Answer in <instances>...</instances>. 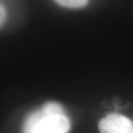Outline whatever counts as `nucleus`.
I'll use <instances>...</instances> for the list:
<instances>
[{
	"label": "nucleus",
	"instance_id": "1",
	"mask_svg": "<svg viewBox=\"0 0 133 133\" xmlns=\"http://www.w3.org/2000/svg\"><path fill=\"white\" fill-rule=\"evenodd\" d=\"M71 121L64 107L56 102H48L26 117L23 133H68Z\"/></svg>",
	"mask_w": 133,
	"mask_h": 133
},
{
	"label": "nucleus",
	"instance_id": "2",
	"mask_svg": "<svg viewBox=\"0 0 133 133\" xmlns=\"http://www.w3.org/2000/svg\"><path fill=\"white\" fill-rule=\"evenodd\" d=\"M101 133H133V122L119 114H110L101 119Z\"/></svg>",
	"mask_w": 133,
	"mask_h": 133
},
{
	"label": "nucleus",
	"instance_id": "3",
	"mask_svg": "<svg viewBox=\"0 0 133 133\" xmlns=\"http://www.w3.org/2000/svg\"><path fill=\"white\" fill-rule=\"evenodd\" d=\"M89 0H55L59 5L66 8H81L84 7Z\"/></svg>",
	"mask_w": 133,
	"mask_h": 133
},
{
	"label": "nucleus",
	"instance_id": "4",
	"mask_svg": "<svg viewBox=\"0 0 133 133\" xmlns=\"http://www.w3.org/2000/svg\"><path fill=\"white\" fill-rule=\"evenodd\" d=\"M6 20V9L2 4H0V28L3 26Z\"/></svg>",
	"mask_w": 133,
	"mask_h": 133
}]
</instances>
